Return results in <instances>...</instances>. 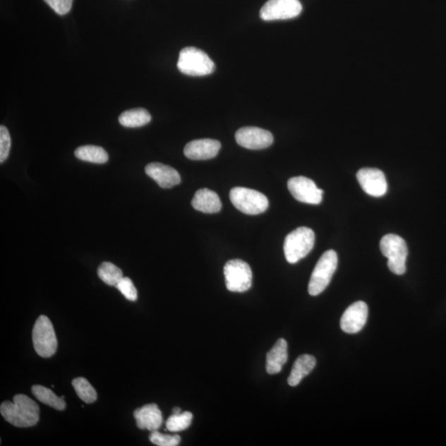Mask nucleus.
Listing matches in <instances>:
<instances>
[{"label":"nucleus","instance_id":"nucleus-1","mask_svg":"<svg viewBox=\"0 0 446 446\" xmlns=\"http://www.w3.org/2000/svg\"><path fill=\"white\" fill-rule=\"evenodd\" d=\"M0 413L8 423L17 428H31L37 425L40 418V406L24 394L14 396L13 402H4Z\"/></svg>","mask_w":446,"mask_h":446},{"label":"nucleus","instance_id":"nucleus-2","mask_svg":"<svg viewBox=\"0 0 446 446\" xmlns=\"http://www.w3.org/2000/svg\"><path fill=\"white\" fill-rule=\"evenodd\" d=\"M177 67L183 74L191 76H205L215 71L211 58L205 52L192 47L183 48L179 53Z\"/></svg>","mask_w":446,"mask_h":446},{"label":"nucleus","instance_id":"nucleus-3","mask_svg":"<svg viewBox=\"0 0 446 446\" xmlns=\"http://www.w3.org/2000/svg\"><path fill=\"white\" fill-rule=\"evenodd\" d=\"M315 234L308 227H301L286 236L284 244L285 258L290 264H296L306 257L313 248Z\"/></svg>","mask_w":446,"mask_h":446},{"label":"nucleus","instance_id":"nucleus-4","mask_svg":"<svg viewBox=\"0 0 446 446\" xmlns=\"http://www.w3.org/2000/svg\"><path fill=\"white\" fill-rule=\"evenodd\" d=\"M382 254L387 257V267L391 272L402 275L406 272V261L409 248L404 239L395 234H387L380 241Z\"/></svg>","mask_w":446,"mask_h":446},{"label":"nucleus","instance_id":"nucleus-5","mask_svg":"<svg viewBox=\"0 0 446 446\" xmlns=\"http://www.w3.org/2000/svg\"><path fill=\"white\" fill-rule=\"evenodd\" d=\"M338 257L337 252L329 250L321 256L313 270L308 284V293L318 296L327 289L332 276L337 269Z\"/></svg>","mask_w":446,"mask_h":446},{"label":"nucleus","instance_id":"nucleus-6","mask_svg":"<svg viewBox=\"0 0 446 446\" xmlns=\"http://www.w3.org/2000/svg\"><path fill=\"white\" fill-rule=\"evenodd\" d=\"M230 200L237 210L245 215H258L269 207L267 197L263 193L243 187H236L230 192Z\"/></svg>","mask_w":446,"mask_h":446},{"label":"nucleus","instance_id":"nucleus-7","mask_svg":"<svg viewBox=\"0 0 446 446\" xmlns=\"http://www.w3.org/2000/svg\"><path fill=\"white\" fill-rule=\"evenodd\" d=\"M32 342L38 356L52 357L57 350V339L54 327L47 316L37 318L32 330Z\"/></svg>","mask_w":446,"mask_h":446},{"label":"nucleus","instance_id":"nucleus-8","mask_svg":"<svg viewBox=\"0 0 446 446\" xmlns=\"http://www.w3.org/2000/svg\"><path fill=\"white\" fill-rule=\"evenodd\" d=\"M227 289L231 292L243 293L252 285V271L245 261L236 259L227 261L224 266Z\"/></svg>","mask_w":446,"mask_h":446},{"label":"nucleus","instance_id":"nucleus-9","mask_svg":"<svg viewBox=\"0 0 446 446\" xmlns=\"http://www.w3.org/2000/svg\"><path fill=\"white\" fill-rule=\"evenodd\" d=\"M302 11L299 0H269L261 8L260 16L265 21L286 20L298 17Z\"/></svg>","mask_w":446,"mask_h":446},{"label":"nucleus","instance_id":"nucleus-10","mask_svg":"<svg viewBox=\"0 0 446 446\" xmlns=\"http://www.w3.org/2000/svg\"><path fill=\"white\" fill-rule=\"evenodd\" d=\"M291 195L299 202L319 205L323 201V191L312 179L304 176L293 177L288 181Z\"/></svg>","mask_w":446,"mask_h":446},{"label":"nucleus","instance_id":"nucleus-11","mask_svg":"<svg viewBox=\"0 0 446 446\" xmlns=\"http://www.w3.org/2000/svg\"><path fill=\"white\" fill-rule=\"evenodd\" d=\"M236 140L241 147L250 150H261L270 147L274 142L272 133L255 127L240 128L236 133Z\"/></svg>","mask_w":446,"mask_h":446},{"label":"nucleus","instance_id":"nucleus-12","mask_svg":"<svg viewBox=\"0 0 446 446\" xmlns=\"http://www.w3.org/2000/svg\"><path fill=\"white\" fill-rule=\"evenodd\" d=\"M357 179L363 191L373 197H382L387 191L384 172L375 168H363L357 173Z\"/></svg>","mask_w":446,"mask_h":446},{"label":"nucleus","instance_id":"nucleus-13","mask_svg":"<svg viewBox=\"0 0 446 446\" xmlns=\"http://www.w3.org/2000/svg\"><path fill=\"white\" fill-rule=\"evenodd\" d=\"M368 308L363 301L354 303L343 313L341 319V328L348 334L361 332L367 322Z\"/></svg>","mask_w":446,"mask_h":446},{"label":"nucleus","instance_id":"nucleus-14","mask_svg":"<svg viewBox=\"0 0 446 446\" xmlns=\"http://www.w3.org/2000/svg\"><path fill=\"white\" fill-rule=\"evenodd\" d=\"M221 149V143L213 139H200L188 143L183 150L184 156L193 161H203L215 157Z\"/></svg>","mask_w":446,"mask_h":446},{"label":"nucleus","instance_id":"nucleus-15","mask_svg":"<svg viewBox=\"0 0 446 446\" xmlns=\"http://www.w3.org/2000/svg\"><path fill=\"white\" fill-rule=\"evenodd\" d=\"M145 171L163 188H171L181 182V174L176 169L167 164L159 162L150 163L145 167Z\"/></svg>","mask_w":446,"mask_h":446},{"label":"nucleus","instance_id":"nucleus-16","mask_svg":"<svg viewBox=\"0 0 446 446\" xmlns=\"http://www.w3.org/2000/svg\"><path fill=\"white\" fill-rule=\"evenodd\" d=\"M134 418L138 428L142 430H158L163 423L162 411L155 404L145 405L135 410Z\"/></svg>","mask_w":446,"mask_h":446},{"label":"nucleus","instance_id":"nucleus-17","mask_svg":"<svg viewBox=\"0 0 446 446\" xmlns=\"http://www.w3.org/2000/svg\"><path fill=\"white\" fill-rule=\"evenodd\" d=\"M288 357V343L283 338L279 339L266 356V371L270 375L279 374Z\"/></svg>","mask_w":446,"mask_h":446},{"label":"nucleus","instance_id":"nucleus-18","mask_svg":"<svg viewBox=\"0 0 446 446\" xmlns=\"http://www.w3.org/2000/svg\"><path fill=\"white\" fill-rule=\"evenodd\" d=\"M195 210L205 213H216L222 210V202L217 193L208 188H201L192 200Z\"/></svg>","mask_w":446,"mask_h":446},{"label":"nucleus","instance_id":"nucleus-19","mask_svg":"<svg viewBox=\"0 0 446 446\" xmlns=\"http://www.w3.org/2000/svg\"><path fill=\"white\" fill-rule=\"evenodd\" d=\"M316 363V358L313 356H300L294 363L288 379L289 385L292 387L299 385L300 382L313 371Z\"/></svg>","mask_w":446,"mask_h":446},{"label":"nucleus","instance_id":"nucleus-20","mask_svg":"<svg viewBox=\"0 0 446 446\" xmlns=\"http://www.w3.org/2000/svg\"><path fill=\"white\" fill-rule=\"evenodd\" d=\"M152 116L145 109H133L125 111L119 121L126 128H140L151 122Z\"/></svg>","mask_w":446,"mask_h":446},{"label":"nucleus","instance_id":"nucleus-21","mask_svg":"<svg viewBox=\"0 0 446 446\" xmlns=\"http://www.w3.org/2000/svg\"><path fill=\"white\" fill-rule=\"evenodd\" d=\"M76 158L95 164H104L109 161V155L104 148L97 145H83L75 151Z\"/></svg>","mask_w":446,"mask_h":446},{"label":"nucleus","instance_id":"nucleus-22","mask_svg":"<svg viewBox=\"0 0 446 446\" xmlns=\"http://www.w3.org/2000/svg\"><path fill=\"white\" fill-rule=\"evenodd\" d=\"M32 392L37 399L46 405L50 406L58 411H63L66 409V404L64 397H60L54 394V392L42 385H34L32 387Z\"/></svg>","mask_w":446,"mask_h":446},{"label":"nucleus","instance_id":"nucleus-23","mask_svg":"<svg viewBox=\"0 0 446 446\" xmlns=\"http://www.w3.org/2000/svg\"><path fill=\"white\" fill-rule=\"evenodd\" d=\"M99 277L106 284L116 286L123 278L122 270L113 263H103L98 269Z\"/></svg>","mask_w":446,"mask_h":446},{"label":"nucleus","instance_id":"nucleus-24","mask_svg":"<svg viewBox=\"0 0 446 446\" xmlns=\"http://www.w3.org/2000/svg\"><path fill=\"white\" fill-rule=\"evenodd\" d=\"M72 385L74 387L77 395L86 404H93L97 400V397H97V392L85 378H76L72 381Z\"/></svg>","mask_w":446,"mask_h":446},{"label":"nucleus","instance_id":"nucleus-25","mask_svg":"<svg viewBox=\"0 0 446 446\" xmlns=\"http://www.w3.org/2000/svg\"><path fill=\"white\" fill-rule=\"evenodd\" d=\"M193 420V414L190 411H184L179 414H173L167 421V428L172 433H177L190 428Z\"/></svg>","mask_w":446,"mask_h":446},{"label":"nucleus","instance_id":"nucleus-26","mask_svg":"<svg viewBox=\"0 0 446 446\" xmlns=\"http://www.w3.org/2000/svg\"><path fill=\"white\" fill-rule=\"evenodd\" d=\"M152 443L158 446H176L181 443V436L164 435L159 433L158 430L152 431L149 438Z\"/></svg>","mask_w":446,"mask_h":446},{"label":"nucleus","instance_id":"nucleus-27","mask_svg":"<svg viewBox=\"0 0 446 446\" xmlns=\"http://www.w3.org/2000/svg\"><path fill=\"white\" fill-rule=\"evenodd\" d=\"M121 294L129 301L135 302L138 299V290L135 289L132 279L128 277H123L117 285L115 286Z\"/></svg>","mask_w":446,"mask_h":446},{"label":"nucleus","instance_id":"nucleus-28","mask_svg":"<svg viewBox=\"0 0 446 446\" xmlns=\"http://www.w3.org/2000/svg\"><path fill=\"white\" fill-rule=\"evenodd\" d=\"M11 148V138L6 127H0V163H4L8 157Z\"/></svg>","mask_w":446,"mask_h":446},{"label":"nucleus","instance_id":"nucleus-29","mask_svg":"<svg viewBox=\"0 0 446 446\" xmlns=\"http://www.w3.org/2000/svg\"><path fill=\"white\" fill-rule=\"evenodd\" d=\"M44 1L60 16H65L69 13L73 3V0H44Z\"/></svg>","mask_w":446,"mask_h":446},{"label":"nucleus","instance_id":"nucleus-30","mask_svg":"<svg viewBox=\"0 0 446 446\" xmlns=\"http://www.w3.org/2000/svg\"><path fill=\"white\" fill-rule=\"evenodd\" d=\"M181 414V409L179 407H174L173 409V414Z\"/></svg>","mask_w":446,"mask_h":446}]
</instances>
